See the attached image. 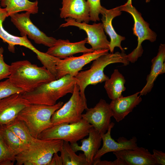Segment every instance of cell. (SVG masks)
<instances>
[{"instance_id": "29", "label": "cell", "mask_w": 165, "mask_h": 165, "mask_svg": "<svg viewBox=\"0 0 165 165\" xmlns=\"http://www.w3.org/2000/svg\"><path fill=\"white\" fill-rule=\"evenodd\" d=\"M24 92L22 89L14 85L9 78L0 82V101L13 94Z\"/></svg>"}, {"instance_id": "31", "label": "cell", "mask_w": 165, "mask_h": 165, "mask_svg": "<svg viewBox=\"0 0 165 165\" xmlns=\"http://www.w3.org/2000/svg\"><path fill=\"white\" fill-rule=\"evenodd\" d=\"M4 49L0 47V81L8 78L10 74V65H9L4 61L3 53Z\"/></svg>"}, {"instance_id": "10", "label": "cell", "mask_w": 165, "mask_h": 165, "mask_svg": "<svg viewBox=\"0 0 165 165\" xmlns=\"http://www.w3.org/2000/svg\"><path fill=\"white\" fill-rule=\"evenodd\" d=\"M30 14L26 12L14 14L10 16L11 22L19 31L21 36L27 35L37 44H43L49 47L52 46L57 39L48 36L34 25L30 19Z\"/></svg>"}, {"instance_id": "18", "label": "cell", "mask_w": 165, "mask_h": 165, "mask_svg": "<svg viewBox=\"0 0 165 165\" xmlns=\"http://www.w3.org/2000/svg\"><path fill=\"white\" fill-rule=\"evenodd\" d=\"M100 13L102 15L101 20L102 22L104 30L109 36L110 41L109 44V50L111 53H113L115 47H118L121 50L122 52L125 51L121 46L122 41L125 39L124 37L118 35L115 31L112 25L113 19L121 14L119 6L115 8L108 9L102 6Z\"/></svg>"}, {"instance_id": "13", "label": "cell", "mask_w": 165, "mask_h": 165, "mask_svg": "<svg viewBox=\"0 0 165 165\" xmlns=\"http://www.w3.org/2000/svg\"><path fill=\"white\" fill-rule=\"evenodd\" d=\"M7 16L6 9L0 8V38L8 44L9 50L14 53L15 45L24 46L32 51L36 55L38 59L43 65L48 64L51 59V56L46 53L37 50L28 39L27 35L18 37L10 34L3 27L2 23Z\"/></svg>"}, {"instance_id": "16", "label": "cell", "mask_w": 165, "mask_h": 165, "mask_svg": "<svg viewBox=\"0 0 165 165\" xmlns=\"http://www.w3.org/2000/svg\"><path fill=\"white\" fill-rule=\"evenodd\" d=\"M62 7L60 9V17L70 18L78 22L89 23L90 8L86 0H62Z\"/></svg>"}, {"instance_id": "14", "label": "cell", "mask_w": 165, "mask_h": 165, "mask_svg": "<svg viewBox=\"0 0 165 165\" xmlns=\"http://www.w3.org/2000/svg\"><path fill=\"white\" fill-rule=\"evenodd\" d=\"M114 125V123L111 122L107 132L101 134L103 142V146L94 156L93 165L100 160L101 157L106 153L132 149L138 146L137 143V139L135 137H133L130 140H127L123 137H120L118 139L117 141L112 138L111 133V130Z\"/></svg>"}, {"instance_id": "1", "label": "cell", "mask_w": 165, "mask_h": 165, "mask_svg": "<svg viewBox=\"0 0 165 165\" xmlns=\"http://www.w3.org/2000/svg\"><path fill=\"white\" fill-rule=\"evenodd\" d=\"M8 78L24 92L31 91L44 83L56 79L45 66L38 67L27 60L12 63Z\"/></svg>"}, {"instance_id": "4", "label": "cell", "mask_w": 165, "mask_h": 165, "mask_svg": "<svg viewBox=\"0 0 165 165\" xmlns=\"http://www.w3.org/2000/svg\"><path fill=\"white\" fill-rule=\"evenodd\" d=\"M63 141L34 138L23 151L17 155V165H49L53 155L60 152Z\"/></svg>"}, {"instance_id": "17", "label": "cell", "mask_w": 165, "mask_h": 165, "mask_svg": "<svg viewBox=\"0 0 165 165\" xmlns=\"http://www.w3.org/2000/svg\"><path fill=\"white\" fill-rule=\"evenodd\" d=\"M86 38L80 41L71 42L68 40H57L54 45L49 47L46 53L60 59H64L73 55L82 53H85L93 51L92 48L86 47Z\"/></svg>"}, {"instance_id": "7", "label": "cell", "mask_w": 165, "mask_h": 165, "mask_svg": "<svg viewBox=\"0 0 165 165\" xmlns=\"http://www.w3.org/2000/svg\"><path fill=\"white\" fill-rule=\"evenodd\" d=\"M119 7L121 11H125L130 14L134 20L132 29L133 34L137 37L138 43L137 47L127 55L129 61L134 63L143 53V50L141 46L143 42L148 40L151 42H154L156 39L157 35L149 28V24L144 20L141 13L132 4L126 3Z\"/></svg>"}, {"instance_id": "36", "label": "cell", "mask_w": 165, "mask_h": 165, "mask_svg": "<svg viewBox=\"0 0 165 165\" xmlns=\"http://www.w3.org/2000/svg\"><path fill=\"white\" fill-rule=\"evenodd\" d=\"M150 0H145V1L146 2H150Z\"/></svg>"}, {"instance_id": "23", "label": "cell", "mask_w": 165, "mask_h": 165, "mask_svg": "<svg viewBox=\"0 0 165 165\" xmlns=\"http://www.w3.org/2000/svg\"><path fill=\"white\" fill-rule=\"evenodd\" d=\"M38 1L28 0H0V5L5 7L7 17L18 13L25 11L35 14L38 12Z\"/></svg>"}, {"instance_id": "15", "label": "cell", "mask_w": 165, "mask_h": 165, "mask_svg": "<svg viewBox=\"0 0 165 165\" xmlns=\"http://www.w3.org/2000/svg\"><path fill=\"white\" fill-rule=\"evenodd\" d=\"M31 104L22 96L16 93L0 101V125H7L17 117L19 113Z\"/></svg>"}, {"instance_id": "5", "label": "cell", "mask_w": 165, "mask_h": 165, "mask_svg": "<svg viewBox=\"0 0 165 165\" xmlns=\"http://www.w3.org/2000/svg\"><path fill=\"white\" fill-rule=\"evenodd\" d=\"M63 104L62 101L52 106L31 104L20 111L17 118L24 122L31 135L36 138L43 131L52 126L51 117Z\"/></svg>"}, {"instance_id": "24", "label": "cell", "mask_w": 165, "mask_h": 165, "mask_svg": "<svg viewBox=\"0 0 165 165\" xmlns=\"http://www.w3.org/2000/svg\"><path fill=\"white\" fill-rule=\"evenodd\" d=\"M105 82L104 87L110 99L113 100L123 96L122 93L126 89V80L117 69L114 70L110 78Z\"/></svg>"}, {"instance_id": "6", "label": "cell", "mask_w": 165, "mask_h": 165, "mask_svg": "<svg viewBox=\"0 0 165 165\" xmlns=\"http://www.w3.org/2000/svg\"><path fill=\"white\" fill-rule=\"evenodd\" d=\"M92 127L82 118L76 123H63L53 126L43 131L37 138L45 140L60 139L70 143H76L88 135Z\"/></svg>"}, {"instance_id": "12", "label": "cell", "mask_w": 165, "mask_h": 165, "mask_svg": "<svg viewBox=\"0 0 165 165\" xmlns=\"http://www.w3.org/2000/svg\"><path fill=\"white\" fill-rule=\"evenodd\" d=\"M86 110L85 113L82 114V118L101 134L105 133L109 128L113 115L109 104L101 99L94 107L88 108Z\"/></svg>"}, {"instance_id": "32", "label": "cell", "mask_w": 165, "mask_h": 165, "mask_svg": "<svg viewBox=\"0 0 165 165\" xmlns=\"http://www.w3.org/2000/svg\"><path fill=\"white\" fill-rule=\"evenodd\" d=\"M152 157L156 165H165V153L162 151L155 149L153 150Z\"/></svg>"}, {"instance_id": "2", "label": "cell", "mask_w": 165, "mask_h": 165, "mask_svg": "<svg viewBox=\"0 0 165 165\" xmlns=\"http://www.w3.org/2000/svg\"><path fill=\"white\" fill-rule=\"evenodd\" d=\"M77 80L75 77L66 75L60 78L44 83L33 90L22 94L31 104L52 106L60 98L72 94Z\"/></svg>"}, {"instance_id": "19", "label": "cell", "mask_w": 165, "mask_h": 165, "mask_svg": "<svg viewBox=\"0 0 165 165\" xmlns=\"http://www.w3.org/2000/svg\"><path fill=\"white\" fill-rule=\"evenodd\" d=\"M88 137L81 139V146L77 143H70L72 150L75 152L82 151L84 152L88 165H93L94 158L97 153L101 145V134L92 127L89 131Z\"/></svg>"}, {"instance_id": "34", "label": "cell", "mask_w": 165, "mask_h": 165, "mask_svg": "<svg viewBox=\"0 0 165 165\" xmlns=\"http://www.w3.org/2000/svg\"><path fill=\"white\" fill-rule=\"evenodd\" d=\"M49 165H63L62 158L57 154V153L53 155Z\"/></svg>"}, {"instance_id": "33", "label": "cell", "mask_w": 165, "mask_h": 165, "mask_svg": "<svg viewBox=\"0 0 165 165\" xmlns=\"http://www.w3.org/2000/svg\"><path fill=\"white\" fill-rule=\"evenodd\" d=\"M94 165H127L125 162L120 158H117L115 160L112 161H101V160L96 162Z\"/></svg>"}, {"instance_id": "30", "label": "cell", "mask_w": 165, "mask_h": 165, "mask_svg": "<svg viewBox=\"0 0 165 165\" xmlns=\"http://www.w3.org/2000/svg\"><path fill=\"white\" fill-rule=\"evenodd\" d=\"M89 4L90 10V20L96 22L100 20L99 15L102 6L101 4V0H87Z\"/></svg>"}, {"instance_id": "11", "label": "cell", "mask_w": 165, "mask_h": 165, "mask_svg": "<svg viewBox=\"0 0 165 165\" xmlns=\"http://www.w3.org/2000/svg\"><path fill=\"white\" fill-rule=\"evenodd\" d=\"M65 21L66 23L61 24L60 27L74 26L84 30L87 36L86 43L91 46L93 50L109 49L110 42L105 34L102 23L89 24L84 22H77L70 18L65 19Z\"/></svg>"}, {"instance_id": "20", "label": "cell", "mask_w": 165, "mask_h": 165, "mask_svg": "<svg viewBox=\"0 0 165 165\" xmlns=\"http://www.w3.org/2000/svg\"><path fill=\"white\" fill-rule=\"evenodd\" d=\"M140 92L126 97L123 96L112 100L109 106L113 112V116L117 122L123 120L142 101Z\"/></svg>"}, {"instance_id": "22", "label": "cell", "mask_w": 165, "mask_h": 165, "mask_svg": "<svg viewBox=\"0 0 165 165\" xmlns=\"http://www.w3.org/2000/svg\"><path fill=\"white\" fill-rule=\"evenodd\" d=\"M165 45L160 44L157 55L151 60V70L146 78V83L139 92L140 95H145L152 90L158 76L165 72Z\"/></svg>"}, {"instance_id": "26", "label": "cell", "mask_w": 165, "mask_h": 165, "mask_svg": "<svg viewBox=\"0 0 165 165\" xmlns=\"http://www.w3.org/2000/svg\"><path fill=\"white\" fill-rule=\"evenodd\" d=\"M60 152L63 165H88L84 154L77 155L68 142L63 141Z\"/></svg>"}, {"instance_id": "21", "label": "cell", "mask_w": 165, "mask_h": 165, "mask_svg": "<svg viewBox=\"0 0 165 165\" xmlns=\"http://www.w3.org/2000/svg\"><path fill=\"white\" fill-rule=\"evenodd\" d=\"M116 158L123 160L127 165H156L148 150L138 146L135 148L113 152Z\"/></svg>"}, {"instance_id": "9", "label": "cell", "mask_w": 165, "mask_h": 165, "mask_svg": "<svg viewBox=\"0 0 165 165\" xmlns=\"http://www.w3.org/2000/svg\"><path fill=\"white\" fill-rule=\"evenodd\" d=\"M109 49L94 50L79 56H71L60 59L56 66V79L67 75L75 77L86 64L108 53Z\"/></svg>"}, {"instance_id": "28", "label": "cell", "mask_w": 165, "mask_h": 165, "mask_svg": "<svg viewBox=\"0 0 165 165\" xmlns=\"http://www.w3.org/2000/svg\"><path fill=\"white\" fill-rule=\"evenodd\" d=\"M16 155L6 145L0 133V165H13Z\"/></svg>"}, {"instance_id": "25", "label": "cell", "mask_w": 165, "mask_h": 165, "mask_svg": "<svg viewBox=\"0 0 165 165\" xmlns=\"http://www.w3.org/2000/svg\"><path fill=\"white\" fill-rule=\"evenodd\" d=\"M0 133L6 144L16 156L24 150L28 145L5 125H0Z\"/></svg>"}, {"instance_id": "35", "label": "cell", "mask_w": 165, "mask_h": 165, "mask_svg": "<svg viewBox=\"0 0 165 165\" xmlns=\"http://www.w3.org/2000/svg\"><path fill=\"white\" fill-rule=\"evenodd\" d=\"M126 3L129 4H132V0H127Z\"/></svg>"}, {"instance_id": "27", "label": "cell", "mask_w": 165, "mask_h": 165, "mask_svg": "<svg viewBox=\"0 0 165 165\" xmlns=\"http://www.w3.org/2000/svg\"><path fill=\"white\" fill-rule=\"evenodd\" d=\"M6 125L27 145L29 144L34 138L24 122L17 118Z\"/></svg>"}, {"instance_id": "37", "label": "cell", "mask_w": 165, "mask_h": 165, "mask_svg": "<svg viewBox=\"0 0 165 165\" xmlns=\"http://www.w3.org/2000/svg\"></svg>"}, {"instance_id": "3", "label": "cell", "mask_w": 165, "mask_h": 165, "mask_svg": "<svg viewBox=\"0 0 165 165\" xmlns=\"http://www.w3.org/2000/svg\"><path fill=\"white\" fill-rule=\"evenodd\" d=\"M127 55L125 53L117 52L103 55L93 61L88 70L79 72L75 77L77 80V84L80 90L81 96L86 100L85 90L89 85H96L105 82L109 77L104 72L105 68L108 65L115 63H123L124 65L129 64Z\"/></svg>"}, {"instance_id": "8", "label": "cell", "mask_w": 165, "mask_h": 165, "mask_svg": "<svg viewBox=\"0 0 165 165\" xmlns=\"http://www.w3.org/2000/svg\"><path fill=\"white\" fill-rule=\"evenodd\" d=\"M72 95L69 100L52 115L51 123L52 126L63 123H73L82 119V113L87 108L86 100L80 96L79 86H75Z\"/></svg>"}]
</instances>
